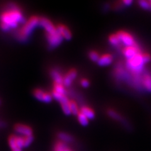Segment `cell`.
<instances>
[{"mask_svg": "<svg viewBox=\"0 0 151 151\" xmlns=\"http://www.w3.org/2000/svg\"><path fill=\"white\" fill-rule=\"evenodd\" d=\"M77 76V72L74 69H72L65 75V76L64 77L63 85L65 87H69L71 85L72 83Z\"/></svg>", "mask_w": 151, "mask_h": 151, "instance_id": "11", "label": "cell"}, {"mask_svg": "<svg viewBox=\"0 0 151 151\" xmlns=\"http://www.w3.org/2000/svg\"><path fill=\"white\" fill-rule=\"evenodd\" d=\"M132 3H133V1H132V0H124V1H123V3H124L125 6H130L132 4Z\"/></svg>", "mask_w": 151, "mask_h": 151, "instance_id": "28", "label": "cell"}, {"mask_svg": "<svg viewBox=\"0 0 151 151\" xmlns=\"http://www.w3.org/2000/svg\"><path fill=\"white\" fill-rule=\"evenodd\" d=\"M38 25H39V18L36 17H32L23 26L17 35V39L21 41L27 40L28 37L31 35L32 32Z\"/></svg>", "mask_w": 151, "mask_h": 151, "instance_id": "3", "label": "cell"}, {"mask_svg": "<svg viewBox=\"0 0 151 151\" xmlns=\"http://www.w3.org/2000/svg\"><path fill=\"white\" fill-rule=\"evenodd\" d=\"M58 137L59 139V141L66 144L73 142L74 140V138L73 137L69 134L65 133V132H60V133L58 134Z\"/></svg>", "mask_w": 151, "mask_h": 151, "instance_id": "14", "label": "cell"}, {"mask_svg": "<svg viewBox=\"0 0 151 151\" xmlns=\"http://www.w3.org/2000/svg\"><path fill=\"white\" fill-rule=\"evenodd\" d=\"M139 6L144 9H150V4L149 1H145V0H141L139 1Z\"/></svg>", "mask_w": 151, "mask_h": 151, "instance_id": "26", "label": "cell"}, {"mask_svg": "<svg viewBox=\"0 0 151 151\" xmlns=\"http://www.w3.org/2000/svg\"><path fill=\"white\" fill-rule=\"evenodd\" d=\"M142 85L144 88L149 93H151V75H145L142 79Z\"/></svg>", "mask_w": 151, "mask_h": 151, "instance_id": "18", "label": "cell"}, {"mask_svg": "<svg viewBox=\"0 0 151 151\" xmlns=\"http://www.w3.org/2000/svg\"><path fill=\"white\" fill-rule=\"evenodd\" d=\"M15 138V136L14 135H11L9 137L8 144H9V147H10L12 151H22V149L18 147L17 145H16Z\"/></svg>", "mask_w": 151, "mask_h": 151, "instance_id": "20", "label": "cell"}, {"mask_svg": "<svg viewBox=\"0 0 151 151\" xmlns=\"http://www.w3.org/2000/svg\"><path fill=\"white\" fill-rule=\"evenodd\" d=\"M140 52L139 47L136 45L132 46V47H127L123 50V54L125 56V58L127 60L130 59L134 58L135 55H137Z\"/></svg>", "mask_w": 151, "mask_h": 151, "instance_id": "10", "label": "cell"}, {"mask_svg": "<svg viewBox=\"0 0 151 151\" xmlns=\"http://www.w3.org/2000/svg\"><path fill=\"white\" fill-rule=\"evenodd\" d=\"M50 76L54 80L55 84H63L64 78L61 76V74L55 70H52L50 72Z\"/></svg>", "mask_w": 151, "mask_h": 151, "instance_id": "15", "label": "cell"}, {"mask_svg": "<svg viewBox=\"0 0 151 151\" xmlns=\"http://www.w3.org/2000/svg\"><path fill=\"white\" fill-rule=\"evenodd\" d=\"M0 104H1V101H0Z\"/></svg>", "mask_w": 151, "mask_h": 151, "instance_id": "30", "label": "cell"}, {"mask_svg": "<svg viewBox=\"0 0 151 151\" xmlns=\"http://www.w3.org/2000/svg\"><path fill=\"white\" fill-rule=\"evenodd\" d=\"M54 91L58 93L59 94H63V95H65L66 94V90L65 89V86L63 84H54Z\"/></svg>", "mask_w": 151, "mask_h": 151, "instance_id": "24", "label": "cell"}, {"mask_svg": "<svg viewBox=\"0 0 151 151\" xmlns=\"http://www.w3.org/2000/svg\"><path fill=\"white\" fill-rule=\"evenodd\" d=\"M108 115H109L111 119H114L115 120H117L119 122L124 123L125 121L124 120V119L123 118L119 113H117L116 111L113 110H109L108 111Z\"/></svg>", "mask_w": 151, "mask_h": 151, "instance_id": "19", "label": "cell"}, {"mask_svg": "<svg viewBox=\"0 0 151 151\" xmlns=\"http://www.w3.org/2000/svg\"><path fill=\"white\" fill-rule=\"evenodd\" d=\"M52 97L55 100H56L60 103L61 107H62L63 111L65 115H69L71 114V111H70L69 105L70 101L69 100V99L67 96L65 95H63V94H59L54 91L52 93Z\"/></svg>", "mask_w": 151, "mask_h": 151, "instance_id": "4", "label": "cell"}, {"mask_svg": "<svg viewBox=\"0 0 151 151\" xmlns=\"http://www.w3.org/2000/svg\"><path fill=\"white\" fill-rule=\"evenodd\" d=\"M15 130L20 136L27 137L33 135V130L30 127L23 124H17L15 126Z\"/></svg>", "mask_w": 151, "mask_h": 151, "instance_id": "8", "label": "cell"}, {"mask_svg": "<svg viewBox=\"0 0 151 151\" xmlns=\"http://www.w3.org/2000/svg\"><path fill=\"white\" fill-rule=\"evenodd\" d=\"M69 105H70V111H71V114L78 115L80 111L79 110L77 103L74 101H70Z\"/></svg>", "mask_w": 151, "mask_h": 151, "instance_id": "23", "label": "cell"}, {"mask_svg": "<svg viewBox=\"0 0 151 151\" xmlns=\"http://www.w3.org/2000/svg\"><path fill=\"white\" fill-rule=\"evenodd\" d=\"M113 57L110 54H106L100 56L97 63L100 66L105 67V66L110 65L113 63Z\"/></svg>", "mask_w": 151, "mask_h": 151, "instance_id": "12", "label": "cell"}, {"mask_svg": "<svg viewBox=\"0 0 151 151\" xmlns=\"http://www.w3.org/2000/svg\"><path fill=\"white\" fill-rule=\"evenodd\" d=\"M0 19L1 23L6 25L11 29L17 27L18 23H26L21 12L15 4H10L9 8L2 14Z\"/></svg>", "mask_w": 151, "mask_h": 151, "instance_id": "1", "label": "cell"}, {"mask_svg": "<svg viewBox=\"0 0 151 151\" xmlns=\"http://www.w3.org/2000/svg\"><path fill=\"white\" fill-rule=\"evenodd\" d=\"M149 2H150V9H151V1H149Z\"/></svg>", "mask_w": 151, "mask_h": 151, "instance_id": "29", "label": "cell"}, {"mask_svg": "<svg viewBox=\"0 0 151 151\" xmlns=\"http://www.w3.org/2000/svg\"><path fill=\"white\" fill-rule=\"evenodd\" d=\"M57 30H58L59 34L64 38V39L67 40L71 39L72 34L67 27L63 25H60L57 27Z\"/></svg>", "mask_w": 151, "mask_h": 151, "instance_id": "13", "label": "cell"}, {"mask_svg": "<svg viewBox=\"0 0 151 151\" xmlns=\"http://www.w3.org/2000/svg\"><path fill=\"white\" fill-rule=\"evenodd\" d=\"M89 58L94 63H97L99 59L100 58V55L96 51H91L88 54Z\"/></svg>", "mask_w": 151, "mask_h": 151, "instance_id": "25", "label": "cell"}, {"mask_svg": "<svg viewBox=\"0 0 151 151\" xmlns=\"http://www.w3.org/2000/svg\"><path fill=\"white\" fill-rule=\"evenodd\" d=\"M80 112L82 113L84 115L86 116L89 120H92L95 117V113H94V111L91 109V108L88 106H83L81 108Z\"/></svg>", "mask_w": 151, "mask_h": 151, "instance_id": "16", "label": "cell"}, {"mask_svg": "<svg viewBox=\"0 0 151 151\" xmlns=\"http://www.w3.org/2000/svg\"><path fill=\"white\" fill-rule=\"evenodd\" d=\"M116 35L119 38L120 44L125 46V47L135 45L134 38L129 33L124 31H120L117 33Z\"/></svg>", "mask_w": 151, "mask_h": 151, "instance_id": "5", "label": "cell"}, {"mask_svg": "<svg viewBox=\"0 0 151 151\" xmlns=\"http://www.w3.org/2000/svg\"><path fill=\"white\" fill-rule=\"evenodd\" d=\"M34 96L38 100L45 103H50L52 100V96L48 93H45L41 89H35L34 92Z\"/></svg>", "mask_w": 151, "mask_h": 151, "instance_id": "9", "label": "cell"}, {"mask_svg": "<svg viewBox=\"0 0 151 151\" xmlns=\"http://www.w3.org/2000/svg\"><path fill=\"white\" fill-rule=\"evenodd\" d=\"M78 116V120L79 123L81 124L82 126H87L89 124V119L88 118L84 115L82 113L79 112Z\"/></svg>", "mask_w": 151, "mask_h": 151, "instance_id": "21", "label": "cell"}, {"mask_svg": "<svg viewBox=\"0 0 151 151\" xmlns=\"http://www.w3.org/2000/svg\"><path fill=\"white\" fill-rule=\"evenodd\" d=\"M145 64L146 63L144 58V54L140 52L134 58L127 60L126 67L130 71H131V73L139 74L142 72Z\"/></svg>", "mask_w": 151, "mask_h": 151, "instance_id": "2", "label": "cell"}, {"mask_svg": "<svg viewBox=\"0 0 151 151\" xmlns=\"http://www.w3.org/2000/svg\"><path fill=\"white\" fill-rule=\"evenodd\" d=\"M108 41H109L110 44L114 47H117L120 45V42L116 34H113L109 37V39H108Z\"/></svg>", "mask_w": 151, "mask_h": 151, "instance_id": "22", "label": "cell"}, {"mask_svg": "<svg viewBox=\"0 0 151 151\" xmlns=\"http://www.w3.org/2000/svg\"><path fill=\"white\" fill-rule=\"evenodd\" d=\"M46 35L47 40V42H48V44L50 47V49H54L56 47L59 46L62 43L64 40V38L59 34L58 30L54 34H47Z\"/></svg>", "mask_w": 151, "mask_h": 151, "instance_id": "6", "label": "cell"}, {"mask_svg": "<svg viewBox=\"0 0 151 151\" xmlns=\"http://www.w3.org/2000/svg\"><path fill=\"white\" fill-rule=\"evenodd\" d=\"M39 25L44 28L47 34H54L57 31V27H55L52 23L46 18L42 17L39 18Z\"/></svg>", "mask_w": 151, "mask_h": 151, "instance_id": "7", "label": "cell"}, {"mask_svg": "<svg viewBox=\"0 0 151 151\" xmlns=\"http://www.w3.org/2000/svg\"><path fill=\"white\" fill-rule=\"evenodd\" d=\"M53 151H73L70 149L68 144H66L64 142H62L60 141L57 142L54 147Z\"/></svg>", "mask_w": 151, "mask_h": 151, "instance_id": "17", "label": "cell"}, {"mask_svg": "<svg viewBox=\"0 0 151 151\" xmlns=\"http://www.w3.org/2000/svg\"><path fill=\"white\" fill-rule=\"evenodd\" d=\"M81 84L82 87L86 88L89 87V82L88 80L86 79H83L81 81Z\"/></svg>", "mask_w": 151, "mask_h": 151, "instance_id": "27", "label": "cell"}]
</instances>
